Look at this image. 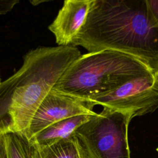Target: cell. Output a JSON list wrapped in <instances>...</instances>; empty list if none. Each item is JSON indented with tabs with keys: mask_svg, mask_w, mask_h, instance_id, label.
I'll return each instance as SVG.
<instances>
[{
	"mask_svg": "<svg viewBox=\"0 0 158 158\" xmlns=\"http://www.w3.org/2000/svg\"><path fill=\"white\" fill-rule=\"evenodd\" d=\"M71 46L118 51L158 72V26L146 0H92Z\"/></svg>",
	"mask_w": 158,
	"mask_h": 158,
	"instance_id": "6da1fadb",
	"label": "cell"
},
{
	"mask_svg": "<svg viewBox=\"0 0 158 158\" xmlns=\"http://www.w3.org/2000/svg\"><path fill=\"white\" fill-rule=\"evenodd\" d=\"M81 55L72 46H40L0 84V136L24 135L39 106L70 65Z\"/></svg>",
	"mask_w": 158,
	"mask_h": 158,
	"instance_id": "7a4b0ae2",
	"label": "cell"
},
{
	"mask_svg": "<svg viewBox=\"0 0 158 158\" xmlns=\"http://www.w3.org/2000/svg\"><path fill=\"white\" fill-rule=\"evenodd\" d=\"M154 71L136 58L118 51L91 52L76 59L54 89L86 102Z\"/></svg>",
	"mask_w": 158,
	"mask_h": 158,
	"instance_id": "3957f363",
	"label": "cell"
},
{
	"mask_svg": "<svg viewBox=\"0 0 158 158\" xmlns=\"http://www.w3.org/2000/svg\"><path fill=\"white\" fill-rule=\"evenodd\" d=\"M128 114L103 107L75 131L85 158H130Z\"/></svg>",
	"mask_w": 158,
	"mask_h": 158,
	"instance_id": "277c9868",
	"label": "cell"
},
{
	"mask_svg": "<svg viewBox=\"0 0 158 158\" xmlns=\"http://www.w3.org/2000/svg\"><path fill=\"white\" fill-rule=\"evenodd\" d=\"M91 107L102 106L128 114L132 118L152 113L158 108V72L132 80L108 93L86 101Z\"/></svg>",
	"mask_w": 158,
	"mask_h": 158,
	"instance_id": "5b68a950",
	"label": "cell"
},
{
	"mask_svg": "<svg viewBox=\"0 0 158 158\" xmlns=\"http://www.w3.org/2000/svg\"><path fill=\"white\" fill-rule=\"evenodd\" d=\"M88 102L52 89L44 98L23 135L28 140L48 126L78 115H95Z\"/></svg>",
	"mask_w": 158,
	"mask_h": 158,
	"instance_id": "8992f818",
	"label": "cell"
},
{
	"mask_svg": "<svg viewBox=\"0 0 158 158\" xmlns=\"http://www.w3.org/2000/svg\"><path fill=\"white\" fill-rule=\"evenodd\" d=\"M92 0H65L48 29L58 46H71L83 27Z\"/></svg>",
	"mask_w": 158,
	"mask_h": 158,
	"instance_id": "52a82bcc",
	"label": "cell"
},
{
	"mask_svg": "<svg viewBox=\"0 0 158 158\" xmlns=\"http://www.w3.org/2000/svg\"><path fill=\"white\" fill-rule=\"evenodd\" d=\"M91 116L78 115L56 122L37 133L29 141L33 146L41 148L71 138L75 135V130Z\"/></svg>",
	"mask_w": 158,
	"mask_h": 158,
	"instance_id": "ba28073f",
	"label": "cell"
},
{
	"mask_svg": "<svg viewBox=\"0 0 158 158\" xmlns=\"http://www.w3.org/2000/svg\"><path fill=\"white\" fill-rule=\"evenodd\" d=\"M32 157L33 158H85L75 135L44 148H38L32 146Z\"/></svg>",
	"mask_w": 158,
	"mask_h": 158,
	"instance_id": "9c48e42d",
	"label": "cell"
},
{
	"mask_svg": "<svg viewBox=\"0 0 158 158\" xmlns=\"http://www.w3.org/2000/svg\"><path fill=\"white\" fill-rule=\"evenodd\" d=\"M6 158H33L32 146L23 135L10 133L4 135Z\"/></svg>",
	"mask_w": 158,
	"mask_h": 158,
	"instance_id": "30bf717a",
	"label": "cell"
},
{
	"mask_svg": "<svg viewBox=\"0 0 158 158\" xmlns=\"http://www.w3.org/2000/svg\"><path fill=\"white\" fill-rule=\"evenodd\" d=\"M19 2V0H0V15L10 12Z\"/></svg>",
	"mask_w": 158,
	"mask_h": 158,
	"instance_id": "8fae6325",
	"label": "cell"
},
{
	"mask_svg": "<svg viewBox=\"0 0 158 158\" xmlns=\"http://www.w3.org/2000/svg\"><path fill=\"white\" fill-rule=\"evenodd\" d=\"M148 9L158 26V0H146Z\"/></svg>",
	"mask_w": 158,
	"mask_h": 158,
	"instance_id": "7c38bea8",
	"label": "cell"
},
{
	"mask_svg": "<svg viewBox=\"0 0 158 158\" xmlns=\"http://www.w3.org/2000/svg\"><path fill=\"white\" fill-rule=\"evenodd\" d=\"M0 158H6L4 135L0 136Z\"/></svg>",
	"mask_w": 158,
	"mask_h": 158,
	"instance_id": "4fadbf2b",
	"label": "cell"
},
{
	"mask_svg": "<svg viewBox=\"0 0 158 158\" xmlns=\"http://www.w3.org/2000/svg\"><path fill=\"white\" fill-rule=\"evenodd\" d=\"M1 82H2V81H1V78H0V84H1Z\"/></svg>",
	"mask_w": 158,
	"mask_h": 158,
	"instance_id": "5bb4252c",
	"label": "cell"
}]
</instances>
